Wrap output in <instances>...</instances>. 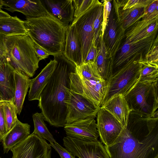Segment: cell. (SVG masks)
<instances>
[{
	"instance_id": "1",
	"label": "cell",
	"mask_w": 158,
	"mask_h": 158,
	"mask_svg": "<svg viewBox=\"0 0 158 158\" xmlns=\"http://www.w3.org/2000/svg\"><path fill=\"white\" fill-rule=\"evenodd\" d=\"M105 147L110 158H156L158 115L148 117L131 110L126 126L113 144Z\"/></svg>"
},
{
	"instance_id": "2",
	"label": "cell",
	"mask_w": 158,
	"mask_h": 158,
	"mask_svg": "<svg viewBox=\"0 0 158 158\" xmlns=\"http://www.w3.org/2000/svg\"><path fill=\"white\" fill-rule=\"evenodd\" d=\"M54 56L57 64L40 94L38 106L44 121L55 127H64L67 114L65 102L70 89L69 75L75 71L76 66L63 54Z\"/></svg>"
},
{
	"instance_id": "3",
	"label": "cell",
	"mask_w": 158,
	"mask_h": 158,
	"mask_svg": "<svg viewBox=\"0 0 158 158\" xmlns=\"http://www.w3.org/2000/svg\"><path fill=\"white\" fill-rule=\"evenodd\" d=\"M158 16L141 19L125 30L123 38L112 61L111 76L126 65L133 58L144 60L158 35Z\"/></svg>"
},
{
	"instance_id": "4",
	"label": "cell",
	"mask_w": 158,
	"mask_h": 158,
	"mask_svg": "<svg viewBox=\"0 0 158 158\" xmlns=\"http://www.w3.org/2000/svg\"><path fill=\"white\" fill-rule=\"evenodd\" d=\"M24 23L27 34L33 41L53 56L63 54L68 27L48 15L27 17Z\"/></svg>"
},
{
	"instance_id": "5",
	"label": "cell",
	"mask_w": 158,
	"mask_h": 158,
	"mask_svg": "<svg viewBox=\"0 0 158 158\" xmlns=\"http://www.w3.org/2000/svg\"><path fill=\"white\" fill-rule=\"evenodd\" d=\"M6 61L15 70L32 77L39 60L32 40L27 34L6 36Z\"/></svg>"
},
{
	"instance_id": "6",
	"label": "cell",
	"mask_w": 158,
	"mask_h": 158,
	"mask_svg": "<svg viewBox=\"0 0 158 158\" xmlns=\"http://www.w3.org/2000/svg\"><path fill=\"white\" fill-rule=\"evenodd\" d=\"M158 80H139L124 95L131 110L151 117L158 113Z\"/></svg>"
},
{
	"instance_id": "7",
	"label": "cell",
	"mask_w": 158,
	"mask_h": 158,
	"mask_svg": "<svg viewBox=\"0 0 158 158\" xmlns=\"http://www.w3.org/2000/svg\"><path fill=\"white\" fill-rule=\"evenodd\" d=\"M141 61L131 60L110 77L108 81L106 92L101 106L114 96L120 94L124 96L131 90L139 79Z\"/></svg>"
},
{
	"instance_id": "8",
	"label": "cell",
	"mask_w": 158,
	"mask_h": 158,
	"mask_svg": "<svg viewBox=\"0 0 158 158\" xmlns=\"http://www.w3.org/2000/svg\"><path fill=\"white\" fill-rule=\"evenodd\" d=\"M70 89L86 98L96 106L100 108L105 97L108 81L87 79L75 71L69 75Z\"/></svg>"
},
{
	"instance_id": "9",
	"label": "cell",
	"mask_w": 158,
	"mask_h": 158,
	"mask_svg": "<svg viewBox=\"0 0 158 158\" xmlns=\"http://www.w3.org/2000/svg\"><path fill=\"white\" fill-rule=\"evenodd\" d=\"M102 4L98 0H94L92 5L86 11L73 19L71 23L75 26L81 44L82 63L86 58L92 42L94 23Z\"/></svg>"
},
{
	"instance_id": "10",
	"label": "cell",
	"mask_w": 158,
	"mask_h": 158,
	"mask_svg": "<svg viewBox=\"0 0 158 158\" xmlns=\"http://www.w3.org/2000/svg\"><path fill=\"white\" fill-rule=\"evenodd\" d=\"M65 102L66 124L91 117H96L100 108L81 95L69 89Z\"/></svg>"
},
{
	"instance_id": "11",
	"label": "cell",
	"mask_w": 158,
	"mask_h": 158,
	"mask_svg": "<svg viewBox=\"0 0 158 158\" xmlns=\"http://www.w3.org/2000/svg\"><path fill=\"white\" fill-rule=\"evenodd\" d=\"M112 2L111 11L104 32L103 40L112 63L124 38L125 31L123 28L119 18L116 3L114 0Z\"/></svg>"
},
{
	"instance_id": "12",
	"label": "cell",
	"mask_w": 158,
	"mask_h": 158,
	"mask_svg": "<svg viewBox=\"0 0 158 158\" xmlns=\"http://www.w3.org/2000/svg\"><path fill=\"white\" fill-rule=\"evenodd\" d=\"M10 151L11 158H51L52 149L45 139L31 133Z\"/></svg>"
},
{
	"instance_id": "13",
	"label": "cell",
	"mask_w": 158,
	"mask_h": 158,
	"mask_svg": "<svg viewBox=\"0 0 158 158\" xmlns=\"http://www.w3.org/2000/svg\"><path fill=\"white\" fill-rule=\"evenodd\" d=\"M65 148L79 158H110L101 142L82 141L68 136L63 139Z\"/></svg>"
},
{
	"instance_id": "14",
	"label": "cell",
	"mask_w": 158,
	"mask_h": 158,
	"mask_svg": "<svg viewBox=\"0 0 158 158\" xmlns=\"http://www.w3.org/2000/svg\"><path fill=\"white\" fill-rule=\"evenodd\" d=\"M97 127L102 142L105 147L111 145L124 128L121 123L104 109L99 108L97 115Z\"/></svg>"
},
{
	"instance_id": "15",
	"label": "cell",
	"mask_w": 158,
	"mask_h": 158,
	"mask_svg": "<svg viewBox=\"0 0 158 158\" xmlns=\"http://www.w3.org/2000/svg\"><path fill=\"white\" fill-rule=\"evenodd\" d=\"M95 118L89 117L66 124L64 129L67 136L82 141H97L99 135Z\"/></svg>"
},
{
	"instance_id": "16",
	"label": "cell",
	"mask_w": 158,
	"mask_h": 158,
	"mask_svg": "<svg viewBox=\"0 0 158 158\" xmlns=\"http://www.w3.org/2000/svg\"><path fill=\"white\" fill-rule=\"evenodd\" d=\"M41 1L48 15L68 27L74 19L73 0H43Z\"/></svg>"
},
{
	"instance_id": "17",
	"label": "cell",
	"mask_w": 158,
	"mask_h": 158,
	"mask_svg": "<svg viewBox=\"0 0 158 158\" xmlns=\"http://www.w3.org/2000/svg\"><path fill=\"white\" fill-rule=\"evenodd\" d=\"M5 9L11 12L22 13L27 17L35 18L49 15L40 0L2 1Z\"/></svg>"
},
{
	"instance_id": "18",
	"label": "cell",
	"mask_w": 158,
	"mask_h": 158,
	"mask_svg": "<svg viewBox=\"0 0 158 158\" xmlns=\"http://www.w3.org/2000/svg\"><path fill=\"white\" fill-rule=\"evenodd\" d=\"M63 54L76 67L82 63L81 45L74 24H71L67 28Z\"/></svg>"
},
{
	"instance_id": "19",
	"label": "cell",
	"mask_w": 158,
	"mask_h": 158,
	"mask_svg": "<svg viewBox=\"0 0 158 158\" xmlns=\"http://www.w3.org/2000/svg\"><path fill=\"white\" fill-rule=\"evenodd\" d=\"M57 63L54 59L51 60L35 77L31 79L28 95L29 101L39 100L40 94L48 84Z\"/></svg>"
},
{
	"instance_id": "20",
	"label": "cell",
	"mask_w": 158,
	"mask_h": 158,
	"mask_svg": "<svg viewBox=\"0 0 158 158\" xmlns=\"http://www.w3.org/2000/svg\"><path fill=\"white\" fill-rule=\"evenodd\" d=\"M15 69L6 61L0 64V95L3 101L13 102Z\"/></svg>"
},
{
	"instance_id": "21",
	"label": "cell",
	"mask_w": 158,
	"mask_h": 158,
	"mask_svg": "<svg viewBox=\"0 0 158 158\" xmlns=\"http://www.w3.org/2000/svg\"><path fill=\"white\" fill-rule=\"evenodd\" d=\"M30 126L19 120L4 135L1 142L4 153L22 142L30 134Z\"/></svg>"
},
{
	"instance_id": "22",
	"label": "cell",
	"mask_w": 158,
	"mask_h": 158,
	"mask_svg": "<svg viewBox=\"0 0 158 158\" xmlns=\"http://www.w3.org/2000/svg\"><path fill=\"white\" fill-rule=\"evenodd\" d=\"M101 107L111 114L124 127L126 126L131 110L124 95L120 94L114 96Z\"/></svg>"
},
{
	"instance_id": "23",
	"label": "cell",
	"mask_w": 158,
	"mask_h": 158,
	"mask_svg": "<svg viewBox=\"0 0 158 158\" xmlns=\"http://www.w3.org/2000/svg\"><path fill=\"white\" fill-rule=\"evenodd\" d=\"M15 91L13 102L15 106L17 114L19 115L28 89L31 79L25 74L15 70Z\"/></svg>"
},
{
	"instance_id": "24",
	"label": "cell",
	"mask_w": 158,
	"mask_h": 158,
	"mask_svg": "<svg viewBox=\"0 0 158 158\" xmlns=\"http://www.w3.org/2000/svg\"><path fill=\"white\" fill-rule=\"evenodd\" d=\"M98 48V53L95 62L102 78L108 81L111 75L112 60L109 57L101 35Z\"/></svg>"
},
{
	"instance_id": "25",
	"label": "cell",
	"mask_w": 158,
	"mask_h": 158,
	"mask_svg": "<svg viewBox=\"0 0 158 158\" xmlns=\"http://www.w3.org/2000/svg\"><path fill=\"white\" fill-rule=\"evenodd\" d=\"M0 33L6 36L27 34L24 21L17 16L0 19Z\"/></svg>"
},
{
	"instance_id": "26",
	"label": "cell",
	"mask_w": 158,
	"mask_h": 158,
	"mask_svg": "<svg viewBox=\"0 0 158 158\" xmlns=\"http://www.w3.org/2000/svg\"><path fill=\"white\" fill-rule=\"evenodd\" d=\"M116 3L119 18L122 27L125 31L142 19L146 8L143 7L135 6L129 9L123 10Z\"/></svg>"
},
{
	"instance_id": "27",
	"label": "cell",
	"mask_w": 158,
	"mask_h": 158,
	"mask_svg": "<svg viewBox=\"0 0 158 158\" xmlns=\"http://www.w3.org/2000/svg\"><path fill=\"white\" fill-rule=\"evenodd\" d=\"M34 129L32 134L39 137L46 139L50 143L56 142L45 123L44 117L42 113L36 112L32 115Z\"/></svg>"
},
{
	"instance_id": "28",
	"label": "cell",
	"mask_w": 158,
	"mask_h": 158,
	"mask_svg": "<svg viewBox=\"0 0 158 158\" xmlns=\"http://www.w3.org/2000/svg\"><path fill=\"white\" fill-rule=\"evenodd\" d=\"M140 63L141 67L140 81L153 82L158 80V63L145 60Z\"/></svg>"
},
{
	"instance_id": "29",
	"label": "cell",
	"mask_w": 158,
	"mask_h": 158,
	"mask_svg": "<svg viewBox=\"0 0 158 158\" xmlns=\"http://www.w3.org/2000/svg\"><path fill=\"white\" fill-rule=\"evenodd\" d=\"M75 72L79 75L87 79L103 80L98 70L95 62H88L76 67Z\"/></svg>"
},
{
	"instance_id": "30",
	"label": "cell",
	"mask_w": 158,
	"mask_h": 158,
	"mask_svg": "<svg viewBox=\"0 0 158 158\" xmlns=\"http://www.w3.org/2000/svg\"><path fill=\"white\" fill-rule=\"evenodd\" d=\"M3 108L7 132L16 124L18 119L17 112L11 101H3Z\"/></svg>"
},
{
	"instance_id": "31",
	"label": "cell",
	"mask_w": 158,
	"mask_h": 158,
	"mask_svg": "<svg viewBox=\"0 0 158 158\" xmlns=\"http://www.w3.org/2000/svg\"><path fill=\"white\" fill-rule=\"evenodd\" d=\"M103 5L102 3L100 7L98 12L94 20L93 25V39L95 46L98 48L100 36L102 34L103 20Z\"/></svg>"
},
{
	"instance_id": "32",
	"label": "cell",
	"mask_w": 158,
	"mask_h": 158,
	"mask_svg": "<svg viewBox=\"0 0 158 158\" xmlns=\"http://www.w3.org/2000/svg\"><path fill=\"white\" fill-rule=\"evenodd\" d=\"M93 1L94 0H73L74 9L73 19H77L85 12L92 5Z\"/></svg>"
},
{
	"instance_id": "33",
	"label": "cell",
	"mask_w": 158,
	"mask_h": 158,
	"mask_svg": "<svg viewBox=\"0 0 158 158\" xmlns=\"http://www.w3.org/2000/svg\"><path fill=\"white\" fill-rule=\"evenodd\" d=\"M158 0H153L145 9L142 19H148L158 15Z\"/></svg>"
},
{
	"instance_id": "34",
	"label": "cell",
	"mask_w": 158,
	"mask_h": 158,
	"mask_svg": "<svg viewBox=\"0 0 158 158\" xmlns=\"http://www.w3.org/2000/svg\"><path fill=\"white\" fill-rule=\"evenodd\" d=\"M111 0H104L102 3L103 5V20L101 35L103 36L107 25L112 8Z\"/></svg>"
},
{
	"instance_id": "35",
	"label": "cell",
	"mask_w": 158,
	"mask_h": 158,
	"mask_svg": "<svg viewBox=\"0 0 158 158\" xmlns=\"http://www.w3.org/2000/svg\"><path fill=\"white\" fill-rule=\"evenodd\" d=\"M49 145L57 152L60 158H75V156L65 148L62 147L56 142L50 143Z\"/></svg>"
},
{
	"instance_id": "36",
	"label": "cell",
	"mask_w": 158,
	"mask_h": 158,
	"mask_svg": "<svg viewBox=\"0 0 158 158\" xmlns=\"http://www.w3.org/2000/svg\"><path fill=\"white\" fill-rule=\"evenodd\" d=\"M146 60L158 63V36L154 42L146 57Z\"/></svg>"
},
{
	"instance_id": "37",
	"label": "cell",
	"mask_w": 158,
	"mask_h": 158,
	"mask_svg": "<svg viewBox=\"0 0 158 158\" xmlns=\"http://www.w3.org/2000/svg\"><path fill=\"white\" fill-rule=\"evenodd\" d=\"M7 133L3 108V101L0 102V143Z\"/></svg>"
},
{
	"instance_id": "38",
	"label": "cell",
	"mask_w": 158,
	"mask_h": 158,
	"mask_svg": "<svg viewBox=\"0 0 158 158\" xmlns=\"http://www.w3.org/2000/svg\"><path fill=\"white\" fill-rule=\"evenodd\" d=\"M98 53V48L95 46L94 42H92L86 58L83 63L88 62H95Z\"/></svg>"
},
{
	"instance_id": "39",
	"label": "cell",
	"mask_w": 158,
	"mask_h": 158,
	"mask_svg": "<svg viewBox=\"0 0 158 158\" xmlns=\"http://www.w3.org/2000/svg\"><path fill=\"white\" fill-rule=\"evenodd\" d=\"M6 36L0 33V64L6 61L7 48Z\"/></svg>"
},
{
	"instance_id": "40",
	"label": "cell",
	"mask_w": 158,
	"mask_h": 158,
	"mask_svg": "<svg viewBox=\"0 0 158 158\" xmlns=\"http://www.w3.org/2000/svg\"><path fill=\"white\" fill-rule=\"evenodd\" d=\"M33 41L35 52L39 61L48 58L50 55H52V54L44 49Z\"/></svg>"
},
{
	"instance_id": "41",
	"label": "cell",
	"mask_w": 158,
	"mask_h": 158,
	"mask_svg": "<svg viewBox=\"0 0 158 158\" xmlns=\"http://www.w3.org/2000/svg\"><path fill=\"white\" fill-rule=\"evenodd\" d=\"M140 0H127L126 3L123 6H120L121 7L122 9L123 10L129 9L137 5L140 3Z\"/></svg>"
},
{
	"instance_id": "42",
	"label": "cell",
	"mask_w": 158,
	"mask_h": 158,
	"mask_svg": "<svg viewBox=\"0 0 158 158\" xmlns=\"http://www.w3.org/2000/svg\"><path fill=\"white\" fill-rule=\"evenodd\" d=\"M10 16L7 13L3 11L0 8V19Z\"/></svg>"
},
{
	"instance_id": "43",
	"label": "cell",
	"mask_w": 158,
	"mask_h": 158,
	"mask_svg": "<svg viewBox=\"0 0 158 158\" xmlns=\"http://www.w3.org/2000/svg\"><path fill=\"white\" fill-rule=\"evenodd\" d=\"M2 0H0V8H1L3 6L2 5Z\"/></svg>"
},
{
	"instance_id": "44",
	"label": "cell",
	"mask_w": 158,
	"mask_h": 158,
	"mask_svg": "<svg viewBox=\"0 0 158 158\" xmlns=\"http://www.w3.org/2000/svg\"><path fill=\"white\" fill-rule=\"evenodd\" d=\"M3 101L2 99V98L0 95V102Z\"/></svg>"
},
{
	"instance_id": "45",
	"label": "cell",
	"mask_w": 158,
	"mask_h": 158,
	"mask_svg": "<svg viewBox=\"0 0 158 158\" xmlns=\"http://www.w3.org/2000/svg\"><path fill=\"white\" fill-rule=\"evenodd\" d=\"M156 158H158V156L156 157Z\"/></svg>"
},
{
	"instance_id": "46",
	"label": "cell",
	"mask_w": 158,
	"mask_h": 158,
	"mask_svg": "<svg viewBox=\"0 0 158 158\" xmlns=\"http://www.w3.org/2000/svg\"><path fill=\"white\" fill-rule=\"evenodd\" d=\"M0 158H1V157H0Z\"/></svg>"
}]
</instances>
